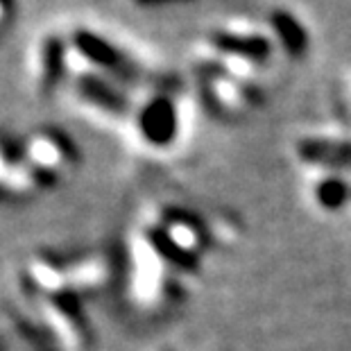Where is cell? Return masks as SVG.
I'll return each instance as SVG.
<instances>
[{"mask_svg":"<svg viewBox=\"0 0 351 351\" xmlns=\"http://www.w3.org/2000/svg\"><path fill=\"white\" fill-rule=\"evenodd\" d=\"M104 250H36L12 272V311L36 351H93L91 308L114 283Z\"/></svg>","mask_w":351,"mask_h":351,"instance_id":"cell-2","label":"cell"},{"mask_svg":"<svg viewBox=\"0 0 351 351\" xmlns=\"http://www.w3.org/2000/svg\"><path fill=\"white\" fill-rule=\"evenodd\" d=\"M21 136H23L27 161L32 166L41 195H48V193L62 189L80 168V147L75 138L66 130H62V127L39 125L34 130L21 134Z\"/></svg>","mask_w":351,"mask_h":351,"instance_id":"cell-4","label":"cell"},{"mask_svg":"<svg viewBox=\"0 0 351 351\" xmlns=\"http://www.w3.org/2000/svg\"><path fill=\"white\" fill-rule=\"evenodd\" d=\"M197 80L206 107L213 109L218 116L243 118L252 109L261 107V102H263L258 82L234 75V73L227 71L225 66L211 57H199Z\"/></svg>","mask_w":351,"mask_h":351,"instance_id":"cell-5","label":"cell"},{"mask_svg":"<svg viewBox=\"0 0 351 351\" xmlns=\"http://www.w3.org/2000/svg\"><path fill=\"white\" fill-rule=\"evenodd\" d=\"M152 351H208V349H199L191 345H161V347H154Z\"/></svg>","mask_w":351,"mask_h":351,"instance_id":"cell-11","label":"cell"},{"mask_svg":"<svg viewBox=\"0 0 351 351\" xmlns=\"http://www.w3.org/2000/svg\"><path fill=\"white\" fill-rule=\"evenodd\" d=\"M136 5L143 7H163V5H173V3H184V0H134Z\"/></svg>","mask_w":351,"mask_h":351,"instance_id":"cell-12","label":"cell"},{"mask_svg":"<svg viewBox=\"0 0 351 351\" xmlns=\"http://www.w3.org/2000/svg\"><path fill=\"white\" fill-rule=\"evenodd\" d=\"M34 197H41V191L27 161L23 136L0 132V202H27Z\"/></svg>","mask_w":351,"mask_h":351,"instance_id":"cell-7","label":"cell"},{"mask_svg":"<svg viewBox=\"0 0 351 351\" xmlns=\"http://www.w3.org/2000/svg\"><path fill=\"white\" fill-rule=\"evenodd\" d=\"M270 34L293 59H302L308 52V32L293 12L274 10L270 14Z\"/></svg>","mask_w":351,"mask_h":351,"instance_id":"cell-9","label":"cell"},{"mask_svg":"<svg viewBox=\"0 0 351 351\" xmlns=\"http://www.w3.org/2000/svg\"><path fill=\"white\" fill-rule=\"evenodd\" d=\"M16 16V0H0V29H5Z\"/></svg>","mask_w":351,"mask_h":351,"instance_id":"cell-10","label":"cell"},{"mask_svg":"<svg viewBox=\"0 0 351 351\" xmlns=\"http://www.w3.org/2000/svg\"><path fill=\"white\" fill-rule=\"evenodd\" d=\"M71 71V48L66 32H46L36 41L32 57L34 88L41 95H57L64 91Z\"/></svg>","mask_w":351,"mask_h":351,"instance_id":"cell-8","label":"cell"},{"mask_svg":"<svg viewBox=\"0 0 351 351\" xmlns=\"http://www.w3.org/2000/svg\"><path fill=\"white\" fill-rule=\"evenodd\" d=\"M66 36H69L71 48L80 62L116 77L125 86H130L132 91L138 86H147L145 71L134 62L130 52H125V48L114 43L109 36L95 32L91 27H73L71 32H66Z\"/></svg>","mask_w":351,"mask_h":351,"instance_id":"cell-6","label":"cell"},{"mask_svg":"<svg viewBox=\"0 0 351 351\" xmlns=\"http://www.w3.org/2000/svg\"><path fill=\"white\" fill-rule=\"evenodd\" d=\"M184 100L175 84L154 82L141 88L127 121L134 143L150 154H168L184 136Z\"/></svg>","mask_w":351,"mask_h":351,"instance_id":"cell-3","label":"cell"},{"mask_svg":"<svg viewBox=\"0 0 351 351\" xmlns=\"http://www.w3.org/2000/svg\"><path fill=\"white\" fill-rule=\"evenodd\" d=\"M231 213L177 197L143 202L127 222L118 276L141 315H170L195 297L236 247Z\"/></svg>","mask_w":351,"mask_h":351,"instance_id":"cell-1","label":"cell"},{"mask_svg":"<svg viewBox=\"0 0 351 351\" xmlns=\"http://www.w3.org/2000/svg\"><path fill=\"white\" fill-rule=\"evenodd\" d=\"M0 351H10V349H5V347H0Z\"/></svg>","mask_w":351,"mask_h":351,"instance_id":"cell-13","label":"cell"}]
</instances>
